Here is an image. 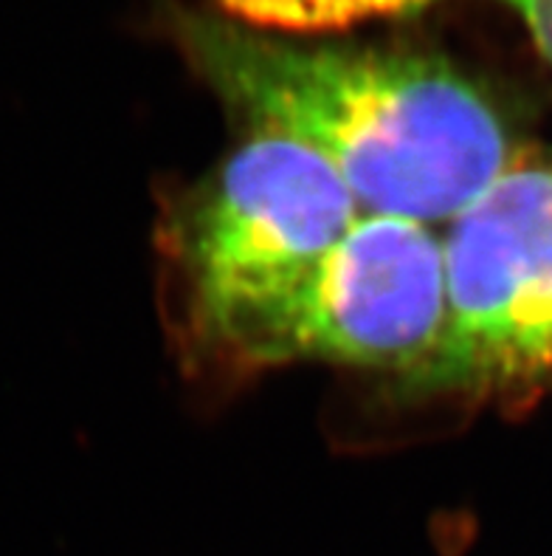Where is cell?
<instances>
[{
	"instance_id": "1",
	"label": "cell",
	"mask_w": 552,
	"mask_h": 556,
	"mask_svg": "<svg viewBox=\"0 0 552 556\" xmlns=\"http://www.w3.org/2000/svg\"><path fill=\"white\" fill-rule=\"evenodd\" d=\"M189 60L254 136L322 155L372 215L454 220L508 173L490 99L426 54L308 46L231 17H183Z\"/></svg>"
},
{
	"instance_id": "2",
	"label": "cell",
	"mask_w": 552,
	"mask_h": 556,
	"mask_svg": "<svg viewBox=\"0 0 552 556\" xmlns=\"http://www.w3.org/2000/svg\"><path fill=\"white\" fill-rule=\"evenodd\" d=\"M358 201L313 150L254 136L220 169L187 235L203 323L257 359H273L319 263L356 224Z\"/></svg>"
},
{
	"instance_id": "3",
	"label": "cell",
	"mask_w": 552,
	"mask_h": 556,
	"mask_svg": "<svg viewBox=\"0 0 552 556\" xmlns=\"http://www.w3.org/2000/svg\"><path fill=\"white\" fill-rule=\"evenodd\" d=\"M446 325L414 367L428 390L552 379V169L518 167L451 220Z\"/></svg>"
},
{
	"instance_id": "4",
	"label": "cell",
	"mask_w": 552,
	"mask_h": 556,
	"mask_svg": "<svg viewBox=\"0 0 552 556\" xmlns=\"http://www.w3.org/2000/svg\"><path fill=\"white\" fill-rule=\"evenodd\" d=\"M446 247L423 220L361 215L319 263L273 359L414 370L446 325Z\"/></svg>"
},
{
	"instance_id": "5",
	"label": "cell",
	"mask_w": 552,
	"mask_h": 556,
	"mask_svg": "<svg viewBox=\"0 0 552 556\" xmlns=\"http://www.w3.org/2000/svg\"><path fill=\"white\" fill-rule=\"evenodd\" d=\"M432 3L440 0H217L220 12L231 21L280 31V35L338 31L358 23L420 12ZM499 3L525 21L527 31L552 65V0H499Z\"/></svg>"
}]
</instances>
